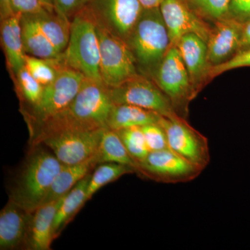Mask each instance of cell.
<instances>
[{"label":"cell","instance_id":"1","mask_svg":"<svg viewBox=\"0 0 250 250\" xmlns=\"http://www.w3.org/2000/svg\"><path fill=\"white\" fill-rule=\"evenodd\" d=\"M63 164L55 155L35 149L26 161L19 179L10 194V201L33 213L43 203L54 179Z\"/></svg>","mask_w":250,"mask_h":250},{"label":"cell","instance_id":"2","mask_svg":"<svg viewBox=\"0 0 250 250\" xmlns=\"http://www.w3.org/2000/svg\"><path fill=\"white\" fill-rule=\"evenodd\" d=\"M140 73L152 77L172 45L160 9H143L127 41Z\"/></svg>","mask_w":250,"mask_h":250},{"label":"cell","instance_id":"3","mask_svg":"<svg viewBox=\"0 0 250 250\" xmlns=\"http://www.w3.org/2000/svg\"><path fill=\"white\" fill-rule=\"evenodd\" d=\"M59 58L65 66L81 72L86 78L103 82L98 29L84 9L70 21L68 44Z\"/></svg>","mask_w":250,"mask_h":250},{"label":"cell","instance_id":"4","mask_svg":"<svg viewBox=\"0 0 250 250\" xmlns=\"http://www.w3.org/2000/svg\"><path fill=\"white\" fill-rule=\"evenodd\" d=\"M114 104L103 82L85 78L77 96L62 113L85 129H105Z\"/></svg>","mask_w":250,"mask_h":250},{"label":"cell","instance_id":"5","mask_svg":"<svg viewBox=\"0 0 250 250\" xmlns=\"http://www.w3.org/2000/svg\"><path fill=\"white\" fill-rule=\"evenodd\" d=\"M151 79L162 90L179 116L187 119L189 103L197 96L180 52L171 45Z\"/></svg>","mask_w":250,"mask_h":250},{"label":"cell","instance_id":"6","mask_svg":"<svg viewBox=\"0 0 250 250\" xmlns=\"http://www.w3.org/2000/svg\"><path fill=\"white\" fill-rule=\"evenodd\" d=\"M100 47V75L108 88L118 86L140 74L137 62L126 41L97 27Z\"/></svg>","mask_w":250,"mask_h":250},{"label":"cell","instance_id":"7","mask_svg":"<svg viewBox=\"0 0 250 250\" xmlns=\"http://www.w3.org/2000/svg\"><path fill=\"white\" fill-rule=\"evenodd\" d=\"M85 78L83 74L64 65L55 80L44 86L39 103L31 108L30 130L68 108Z\"/></svg>","mask_w":250,"mask_h":250},{"label":"cell","instance_id":"8","mask_svg":"<svg viewBox=\"0 0 250 250\" xmlns=\"http://www.w3.org/2000/svg\"><path fill=\"white\" fill-rule=\"evenodd\" d=\"M115 104H130L159 113L166 118L179 116L162 90L152 79L139 74L115 88H108Z\"/></svg>","mask_w":250,"mask_h":250},{"label":"cell","instance_id":"9","mask_svg":"<svg viewBox=\"0 0 250 250\" xmlns=\"http://www.w3.org/2000/svg\"><path fill=\"white\" fill-rule=\"evenodd\" d=\"M84 9L97 27L126 42L144 9L139 0H88Z\"/></svg>","mask_w":250,"mask_h":250},{"label":"cell","instance_id":"10","mask_svg":"<svg viewBox=\"0 0 250 250\" xmlns=\"http://www.w3.org/2000/svg\"><path fill=\"white\" fill-rule=\"evenodd\" d=\"M104 129L62 130L42 139L41 144L47 146L63 165L78 164L98 152Z\"/></svg>","mask_w":250,"mask_h":250},{"label":"cell","instance_id":"11","mask_svg":"<svg viewBox=\"0 0 250 250\" xmlns=\"http://www.w3.org/2000/svg\"><path fill=\"white\" fill-rule=\"evenodd\" d=\"M159 123L165 130L169 149L205 170L210 161L207 138L182 117L161 116Z\"/></svg>","mask_w":250,"mask_h":250},{"label":"cell","instance_id":"12","mask_svg":"<svg viewBox=\"0 0 250 250\" xmlns=\"http://www.w3.org/2000/svg\"><path fill=\"white\" fill-rule=\"evenodd\" d=\"M202 170L170 149L150 152L137 164L136 173L164 184L186 183L200 176Z\"/></svg>","mask_w":250,"mask_h":250},{"label":"cell","instance_id":"13","mask_svg":"<svg viewBox=\"0 0 250 250\" xmlns=\"http://www.w3.org/2000/svg\"><path fill=\"white\" fill-rule=\"evenodd\" d=\"M159 9L172 45L188 34H196L207 42L210 27L187 0H164Z\"/></svg>","mask_w":250,"mask_h":250},{"label":"cell","instance_id":"14","mask_svg":"<svg viewBox=\"0 0 250 250\" xmlns=\"http://www.w3.org/2000/svg\"><path fill=\"white\" fill-rule=\"evenodd\" d=\"M243 22L228 16L215 21L207 41L210 67L228 62L239 51Z\"/></svg>","mask_w":250,"mask_h":250},{"label":"cell","instance_id":"15","mask_svg":"<svg viewBox=\"0 0 250 250\" xmlns=\"http://www.w3.org/2000/svg\"><path fill=\"white\" fill-rule=\"evenodd\" d=\"M175 46L180 52L197 95L209 80L210 65L207 42L196 34H188L181 38Z\"/></svg>","mask_w":250,"mask_h":250},{"label":"cell","instance_id":"16","mask_svg":"<svg viewBox=\"0 0 250 250\" xmlns=\"http://www.w3.org/2000/svg\"><path fill=\"white\" fill-rule=\"evenodd\" d=\"M62 197L43 204L31 214L24 249L51 250L52 242L55 239L53 233L54 218Z\"/></svg>","mask_w":250,"mask_h":250},{"label":"cell","instance_id":"17","mask_svg":"<svg viewBox=\"0 0 250 250\" xmlns=\"http://www.w3.org/2000/svg\"><path fill=\"white\" fill-rule=\"evenodd\" d=\"M31 214L9 200L0 213V250L24 248Z\"/></svg>","mask_w":250,"mask_h":250},{"label":"cell","instance_id":"18","mask_svg":"<svg viewBox=\"0 0 250 250\" xmlns=\"http://www.w3.org/2000/svg\"><path fill=\"white\" fill-rule=\"evenodd\" d=\"M22 14L14 13L1 21V41L6 62L14 75L24 66L25 52L23 45L21 20Z\"/></svg>","mask_w":250,"mask_h":250},{"label":"cell","instance_id":"19","mask_svg":"<svg viewBox=\"0 0 250 250\" xmlns=\"http://www.w3.org/2000/svg\"><path fill=\"white\" fill-rule=\"evenodd\" d=\"M24 50L26 54L38 58L53 59L60 57L54 45L44 34L31 15H22L21 20Z\"/></svg>","mask_w":250,"mask_h":250},{"label":"cell","instance_id":"20","mask_svg":"<svg viewBox=\"0 0 250 250\" xmlns=\"http://www.w3.org/2000/svg\"><path fill=\"white\" fill-rule=\"evenodd\" d=\"M98 165L95 154L84 162L62 166V170L54 179L42 205L65 196L82 179L90 174L91 170Z\"/></svg>","mask_w":250,"mask_h":250},{"label":"cell","instance_id":"21","mask_svg":"<svg viewBox=\"0 0 250 250\" xmlns=\"http://www.w3.org/2000/svg\"><path fill=\"white\" fill-rule=\"evenodd\" d=\"M161 115L130 104H114L108 118L107 127L113 131L159 123Z\"/></svg>","mask_w":250,"mask_h":250},{"label":"cell","instance_id":"22","mask_svg":"<svg viewBox=\"0 0 250 250\" xmlns=\"http://www.w3.org/2000/svg\"><path fill=\"white\" fill-rule=\"evenodd\" d=\"M91 173L80 181L63 197L59 206L53 224L54 238H57L63 228L78 213L86 202V192Z\"/></svg>","mask_w":250,"mask_h":250},{"label":"cell","instance_id":"23","mask_svg":"<svg viewBox=\"0 0 250 250\" xmlns=\"http://www.w3.org/2000/svg\"><path fill=\"white\" fill-rule=\"evenodd\" d=\"M34 16L39 27L47 36L59 53L62 54L68 44L70 34V22L57 11H46Z\"/></svg>","mask_w":250,"mask_h":250},{"label":"cell","instance_id":"24","mask_svg":"<svg viewBox=\"0 0 250 250\" xmlns=\"http://www.w3.org/2000/svg\"><path fill=\"white\" fill-rule=\"evenodd\" d=\"M96 159L98 165L104 163H116L129 166L136 173L137 164L131 158L116 131L106 128L104 129L99 146Z\"/></svg>","mask_w":250,"mask_h":250},{"label":"cell","instance_id":"25","mask_svg":"<svg viewBox=\"0 0 250 250\" xmlns=\"http://www.w3.org/2000/svg\"><path fill=\"white\" fill-rule=\"evenodd\" d=\"M136 173L134 169L129 166L116 163L100 164L91 174L86 192V201L106 184L115 182L125 174Z\"/></svg>","mask_w":250,"mask_h":250},{"label":"cell","instance_id":"26","mask_svg":"<svg viewBox=\"0 0 250 250\" xmlns=\"http://www.w3.org/2000/svg\"><path fill=\"white\" fill-rule=\"evenodd\" d=\"M59 57L53 59H41L26 54L24 66L41 84L45 86L55 80L59 70L64 65Z\"/></svg>","mask_w":250,"mask_h":250},{"label":"cell","instance_id":"27","mask_svg":"<svg viewBox=\"0 0 250 250\" xmlns=\"http://www.w3.org/2000/svg\"><path fill=\"white\" fill-rule=\"evenodd\" d=\"M115 131L121 138L126 150L136 164L144 160L150 152L142 128L140 126H133Z\"/></svg>","mask_w":250,"mask_h":250},{"label":"cell","instance_id":"28","mask_svg":"<svg viewBox=\"0 0 250 250\" xmlns=\"http://www.w3.org/2000/svg\"><path fill=\"white\" fill-rule=\"evenodd\" d=\"M15 77L21 98L27 103L31 108L34 107L41 100L43 85L31 75L25 66L23 67Z\"/></svg>","mask_w":250,"mask_h":250},{"label":"cell","instance_id":"29","mask_svg":"<svg viewBox=\"0 0 250 250\" xmlns=\"http://www.w3.org/2000/svg\"><path fill=\"white\" fill-rule=\"evenodd\" d=\"M192 9L203 19L215 22L230 16L231 0H187Z\"/></svg>","mask_w":250,"mask_h":250},{"label":"cell","instance_id":"30","mask_svg":"<svg viewBox=\"0 0 250 250\" xmlns=\"http://www.w3.org/2000/svg\"><path fill=\"white\" fill-rule=\"evenodd\" d=\"M141 128L150 152L169 148L165 130L159 123L146 125Z\"/></svg>","mask_w":250,"mask_h":250},{"label":"cell","instance_id":"31","mask_svg":"<svg viewBox=\"0 0 250 250\" xmlns=\"http://www.w3.org/2000/svg\"><path fill=\"white\" fill-rule=\"evenodd\" d=\"M243 67H250V47L238 51L228 62L215 66L210 67L208 77L209 80H211L224 72Z\"/></svg>","mask_w":250,"mask_h":250},{"label":"cell","instance_id":"32","mask_svg":"<svg viewBox=\"0 0 250 250\" xmlns=\"http://www.w3.org/2000/svg\"><path fill=\"white\" fill-rule=\"evenodd\" d=\"M56 11L71 21L72 18L88 4V0H54Z\"/></svg>","mask_w":250,"mask_h":250},{"label":"cell","instance_id":"33","mask_svg":"<svg viewBox=\"0 0 250 250\" xmlns=\"http://www.w3.org/2000/svg\"><path fill=\"white\" fill-rule=\"evenodd\" d=\"M11 4L14 13L22 15H37L46 11L39 0H11Z\"/></svg>","mask_w":250,"mask_h":250},{"label":"cell","instance_id":"34","mask_svg":"<svg viewBox=\"0 0 250 250\" xmlns=\"http://www.w3.org/2000/svg\"><path fill=\"white\" fill-rule=\"evenodd\" d=\"M230 16L241 22L250 18V0H231Z\"/></svg>","mask_w":250,"mask_h":250},{"label":"cell","instance_id":"35","mask_svg":"<svg viewBox=\"0 0 250 250\" xmlns=\"http://www.w3.org/2000/svg\"><path fill=\"white\" fill-rule=\"evenodd\" d=\"M250 47V18L243 23V30L239 51Z\"/></svg>","mask_w":250,"mask_h":250},{"label":"cell","instance_id":"36","mask_svg":"<svg viewBox=\"0 0 250 250\" xmlns=\"http://www.w3.org/2000/svg\"><path fill=\"white\" fill-rule=\"evenodd\" d=\"M14 14L11 0H0V18H1V21L9 17L10 16Z\"/></svg>","mask_w":250,"mask_h":250},{"label":"cell","instance_id":"37","mask_svg":"<svg viewBox=\"0 0 250 250\" xmlns=\"http://www.w3.org/2000/svg\"><path fill=\"white\" fill-rule=\"evenodd\" d=\"M144 9H156L160 7L164 0H139Z\"/></svg>","mask_w":250,"mask_h":250},{"label":"cell","instance_id":"38","mask_svg":"<svg viewBox=\"0 0 250 250\" xmlns=\"http://www.w3.org/2000/svg\"><path fill=\"white\" fill-rule=\"evenodd\" d=\"M39 1H41L45 9L49 12H54L56 11L54 0H39Z\"/></svg>","mask_w":250,"mask_h":250}]
</instances>
